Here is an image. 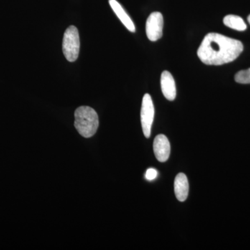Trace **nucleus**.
<instances>
[{"label": "nucleus", "mask_w": 250, "mask_h": 250, "mask_svg": "<svg viewBox=\"0 0 250 250\" xmlns=\"http://www.w3.org/2000/svg\"><path fill=\"white\" fill-rule=\"evenodd\" d=\"M174 193L179 202H184L188 195V181L185 174H177L174 183Z\"/></svg>", "instance_id": "obj_8"}, {"label": "nucleus", "mask_w": 250, "mask_h": 250, "mask_svg": "<svg viewBox=\"0 0 250 250\" xmlns=\"http://www.w3.org/2000/svg\"><path fill=\"white\" fill-rule=\"evenodd\" d=\"M80 48V35L78 29L75 26H70L62 39V49L64 56L70 62H74L79 57Z\"/></svg>", "instance_id": "obj_3"}, {"label": "nucleus", "mask_w": 250, "mask_h": 250, "mask_svg": "<svg viewBox=\"0 0 250 250\" xmlns=\"http://www.w3.org/2000/svg\"><path fill=\"white\" fill-rule=\"evenodd\" d=\"M248 22L250 23V15L249 16H248Z\"/></svg>", "instance_id": "obj_13"}, {"label": "nucleus", "mask_w": 250, "mask_h": 250, "mask_svg": "<svg viewBox=\"0 0 250 250\" xmlns=\"http://www.w3.org/2000/svg\"><path fill=\"white\" fill-rule=\"evenodd\" d=\"M243 50L241 41L217 33H209L202 41L197 56L206 65H221L236 60Z\"/></svg>", "instance_id": "obj_1"}, {"label": "nucleus", "mask_w": 250, "mask_h": 250, "mask_svg": "<svg viewBox=\"0 0 250 250\" xmlns=\"http://www.w3.org/2000/svg\"><path fill=\"white\" fill-rule=\"evenodd\" d=\"M109 4L125 27L131 32H135L136 27H135L134 22L131 21L129 15L126 14V11L123 9V6L120 4V3L117 0H109Z\"/></svg>", "instance_id": "obj_9"}, {"label": "nucleus", "mask_w": 250, "mask_h": 250, "mask_svg": "<svg viewBox=\"0 0 250 250\" xmlns=\"http://www.w3.org/2000/svg\"><path fill=\"white\" fill-rule=\"evenodd\" d=\"M158 172L155 169L149 168L148 169L146 173V178L149 181H152L156 178L157 177Z\"/></svg>", "instance_id": "obj_12"}, {"label": "nucleus", "mask_w": 250, "mask_h": 250, "mask_svg": "<svg viewBox=\"0 0 250 250\" xmlns=\"http://www.w3.org/2000/svg\"><path fill=\"white\" fill-rule=\"evenodd\" d=\"M154 155L160 162H166L170 154V144L165 135L159 134L156 136L154 141Z\"/></svg>", "instance_id": "obj_6"}, {"label": "nucleus", "mask_w": 250, "mask_h": 250, "mask_svg": "<svg viewBox=\"0 0 250 250\" xmlns=\"http://www.w3.org/2000/svg\"><path fill=\"white\" fill-rule=\"evenodd\" d=\"M161 87L164 97L169 101H173L177 95L175 81L170 72L164 71L161 76Z\"/></svg>", "instance_id": "obj_7"}, {"label": "nucleus", "mask_w": 250, "mask_h": 250, "mask_svg": "<svg viewBox=\"0 0 250 250\" xmlns=\"http://www.w3.org/2000/svg\"><path fill=\"white\" fill-rule=\"evenodd\" d=\"M75 126L81 136L90 138L95 134L99 126L96 111L89 106H80L75 112Z\"/></svg>", "instance_id": "obj_2"}, {"label": "nucleus", "mask_w": 250, "mask_h": 250, "mask_svg": "<svg viewBox=\"0 0 250 250\" xmlns=\"http://www.w3.org/2000/svg\"><path fill=\"white\" fill-rule=\"evenodd\" d=\"M154 118V106L152 98L149 94L143 96L141 111V121L143 134L147 139L151 135V130Z\"/></svg>", "instance_id": "obj_4"}, {"label": "nucleus", "mask_w": 250, "mask_h": 250, "mask_svg": "<svg viewBox=\"0 0 250 250\" xmlns=\"http://www.w3.org/2000/svg\"><path fill=\"white\" fill-rule=\"evenodd\" d=\"M223 22L227 27L237 31H245L247 29L246 22L243 18L235 15H228L223 19Z\"/></svg>", "instance_id": "obj_10"}, {"label": "nucleus", "mask_w": 250, "mask_h": 250, "mask_svg": "<svg viewBox=\"0 0 250 250\" xmlns=\"http://www.w3.org/2000/svg\"><path fill=\"white\" fill-rule=\"evenodd\" d=\"M234 78L237 83L242 84L250 83V68L237 72Z\"/></svg>", "instance_id": "obj_11"}, {"label": "nucleus", "mask_w": 250, "mask_h": 250, "mask_svg": "<svg viewBox=\"0 0 250 250\" xmlns=\"http://www.w3.org/2000/svg\"><path fill=\"white\" fill-rule=\"evenodd\" d=\"M146 34L149 41H156L163 36L164 17L160 12H153L146 22Z\"/></svg>", "instance_id": "obj_5"}]
</instances>
